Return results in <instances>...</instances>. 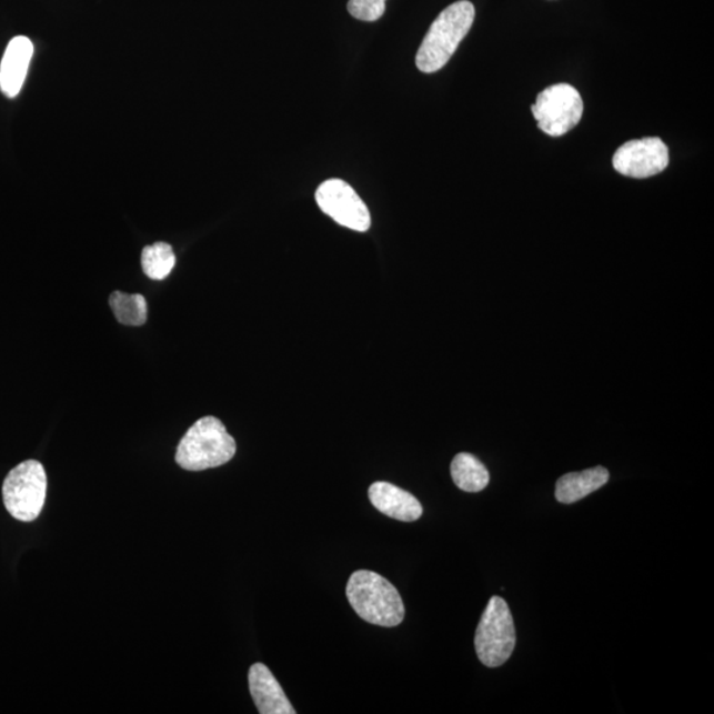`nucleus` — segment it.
<instances>
[{
  "label": "nucleus",
  "instance_id": "f257e3e1",
  "mask_svg": "<svg viewBox=\"0 0 714 714\" xmlns=\"http://www.w3.org/2000/svg\"><path fill=\"white\" fill-rule=\"evenodd\" d=\"M346 599L360 619L381 627H396L405 619V606L396 587L371 571L351 574Z\"/></svg>",
  "mask_w": 714,
  "mask_h": 714
},
{
  "label": "nucleus",
  "instance_id": "f03ea898",
  "mask_svg": "<svg viewBox=\"0 0 714 714\" xmlns=\"http://www.w3.org/2000/svg\"><path fill=\"white\" fill-rule=\"evenodd\" d=\"M475 7L469 0L450 4L436 18L422 41L415 66L424 73L445 67L474 24Z\"/></svg>",
  "mask_w": 714,
  "mask_h": 714
},
{
  "label": "nucleus",
  "instance_id": "7ed1b4c3",
  "mask_svg": "<svg viewBox=\"0 0 714 714\" xmlns=\"http://www.w3.org/2000/svg\"><path fill=\"white\" fill-rule=\"evenodd\" d=\"M235 441L223 422L212 415L200 419L185 433L177 450V463L189 471L223 466L235 454Z\"/></svg>",
  "mask_w": 714,
  "mask_h": 714
},
{
  "label": "nucleus",
  "instance_id": "20e7f679",
  "mask_svg": "<svg viewBox=\"0 0 714 714\" xmlns=\"http://www.w3.org/2000/svg\"><path fill=\"white\" fill-rule=\"evenodd\" d=\"M515 646V623L509 603L494 595L476 628V655L486 667L496 668L509 661Z\"/></svg>",
  "mask_w": 714,
  "mask_h": 714
},
{
  "label": "nucleus",
  "instance_id": "39448f33",
  "mask_svg": "<svg viewBox=\"0 0 714 714\" xmlns=\"http://www.w3.org/2000/svg\"><path fill=\"white\" fill-rule=\"evenodd\" d=\"M47 486L43 464L32 460L20 463L10 471L3 483L7 511L20 522H33L44 507Z\"/></svg>",
  "mask_w": 714,
  "mask_h": 714
},
{
  "label": "nucleus",
  "instance_id": "423d86ee",
  "mask_svg": "<svg viewBox=\"0 0 714 714\" xmlns=\"http://www.w3.org/2000/svg\"><path fill=\"white\" fill-rule=\"evenodd\" d=\"M532 114L543 133L557 138L570 133L584 115V101L570 84H556L537 95Z\"/></svg>",
  "mask_w": 714,
  "mask_h": 714
},
{
  "label": "nucleus",
  "instance_id": "0eeeda50",
  "mask_svg": "<svg viewBox=\"0 0 714 714\" xmlns=\"http://www.w3.org/2000/svg\"><path fill=\"white\" fill-rule=\"evenodd\" d=\"M315 199L319 208L339 225L356 232H366L371 228L369 207L344 180H325L319 185Z\"/></svg>",
  "mask_w": 714,
  "mask_h": 714
},
{
  "label": "nucleus",
  "instance_id": "6e6552de",
  "mask_svg": "<svg viewBox=\"0 0 714 714\" xmlns=\"http://www.w3.org/2000/svg\"><path fill=\"white\" fill-rule=\"evenodd\" d=\"M670 164V151L658 137L623 143L613 157V168L621 175L646 179L663 172Z\"/></svg>",
  "mask_w": 714,
  "mask_h": 714
},
{
  "label": "nucleus",
  "instance_id": "1a4fd4ad",
  "mask_svg": "<svg viewBox=\"0 0 714 714\" xmlns=\"http://www.w3.org/2000/svg\"><path fill=\"white\" fill-rule=\"evenodd\" d=\"M249 691L261 714H295L285 692L265 664L255 663L249 670Z\"/></svg>",
  "mask_w": 714,
  "mask_h": 714
},
{
  "label": "nucleus",
  "instance_id": "9d476101",
  "mask_svg": "<svg viewBox=\"0 0 714 714\" xmlns=\"http://www.w3.org/2000/svg\"><path fill=\"white\" fill-rule=\"evenodd\" d=\"M373 507L388 517L411 523L424 514L419 499L392 483L376 482L369 490Z\"/></svg>",
  "mask_w": 714,
  "mask_h": 714
},
{
  "label": "nucleus",
  "instance_id": "9b49d317",
  "mask_svg": "<svg viewBox=\"0 0 714 714\" xmlns=\"http://www.w3.org/2000/svg\"><path fill=\"white\" fill-rule=\"evenodd\" d=\"M32 57L33 44L29 38H13L7 46L0 64V90L9 99H16L22 90Z\"/></svg>",
  "mask_w": 714,
  "mask_h": 714
},
{
  "label": "nucleus",
  "instance_id": "f8f14e48",
  "mask_svg": "<svg viewBox=\"0 0 714 714\" xmlns=\"http://www.w3.org/2000/svg\"><path fill=\"white\" fill-rule=\"evenodd\" d=\"M609 477V471L602 466L565 474L557 481L556 499L563 504L577 503L605 486Z\"/></svg>",
  "mask_w": 714,
  "mask_h": 714
},
{
  "label": "nucleus",
  "instance_id": "ddd939ff",
  "mask_svg": "<svg viewBox=\"0 0 714 714\" xmlns=\"http://www.w3.org/2000/svg\"><path fill=\"white\" fill-rule=\"evenodd\" d=\"M450 470H452V477L456 487L462 491L481 492L489 486V470L474 455L469 453L457 454Z\"/></svg>",
  "mask_w": 714,
  "mask_h": 714
},
{
  "label": "nucleus",
  "instance_id": "4468645a",
  "mask_svg": "<svg viewBox=\"0 0 714 714\" xmlns=\"http://www.w3.org/2000/svg\"><path fill=\"white\" fill-rule=\"evenodd\" d=\"M110 308H112L117 321L124 325L140 328L148 321V302L141 294H128L122 291H114L110 295Z\"/></svg>",
  "mask_w": 714,
  "mask_h": 714
},
{
  "label": "nucleus",
  "instance_id": "2eb2a0df",
  "mask_svg": "<svg viewBox=\"0 0 714 714\" xmlns=\"http://www.w3.org/2000/svg\"><path fill=\"white\" fill-rule=\"evenodd\" d=\"M175 253L168 242H155L142 251L143 273L151 280L163 281L168 279L172 269L175 268Z\"/></svg>",
  "mask_w": 714,
  "mask_h": 714
},
{
  "label": "nucleus",
  "instance_id": "dca6fc26",
  "mask_svg": "<svg viewBox=\"0 0 714 714\" xmlns=\"http://www.w3.org/2000/svg\"><path fill=\"white\" fill-rule=\"evenodd\" d=\"M351 16L363 22H376L384 16L386 0H350L346 4Z\"/></svg>",
  "mask_w": 714,
  "mask_h": 714
}]
</instances>
